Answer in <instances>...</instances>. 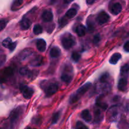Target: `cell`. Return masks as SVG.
I'll return each mask as SVG.
<instances>
[{
    "label": "cell",
    "mask_w": 129,
    "mask_h": 129,
    "mask_svg": "<svg viewBox=\"0 0 129 129\" xmlns=\"http://www.w3.org/2000/svg\"><path fill=\"white\" fill-rule=\"evenodd\" d=\"M68 23V20L65 17H62L59 20V26L60 28L63 27Z\"/></svg>",
    "instance_id": "29"
},
{
    "label": "cell",
    "mask_w": 129,
    "mask_h": 129,
    "mask_svg": "<svg viewBox=\"0 0 129 129\" xmlns=\"http://www.w3.org/2000/svg\"><path fill=\"white\" fill-rule=\"evenodd\" d=\"M76 129H88V127L84 125L82 122H78L76 124Z\"/></svg>",
    "instance_id": "31"
},
{
    "label": "cell",
    "mask_w": 129,
    "mask_h": 129,
    "mask_svg": "<svg viewBox=\"0 0 129 129\" xmlns=\"http://www.w3.org/2000/svg\"><path fill=\"white\" fill-rule=\"evenodd\" d=\"M61 43L65 49H69L76 44V39L73 35L70 34H66L62 37Z\"/></svg>",
    "instance_id": "2"
},
{
    "label": "cell",
    "mask_w": 129,
    "mask_h": 129,
    "mask_svg": "<svg viewBox=\"0 0 129 129\" xmlns=\"http://www.w3.org/2000/svg\"><path fill=\"white\" fill-rule=\"evenodd\" d=\"M129 72V65L128 64H125L124 66L121 68L120 69V73L121 75L122 76H127Z\"/></svg>",
    "instance_id": "24"
},
{
    "label": "cell",
    "mask_w": 129,
    "mask_h": 129,
    "mask_svg": "<svg viewBox=\"0 0 129 129\" xmlns=\"http://www.w3.org/2000/svg\"><path fill=\"white\" fill-rule=\"evenodd\" d=\"M26 129H35V128H31V127H27Z\"/></svg>",
    "instance_id": "39"
},
{
    "label": "cell",
    "mask_w": 129,
    "mask_h": 129,
    "mask_svg": "<svg viewBox=\"0 0 129 129\" xmlns=\"http://www.w3.org/2000/svg\"><path fill=\"white\" fill-rule=\"evenodd\" d=\"M0 129H4V128H0Z\"/></svg>",
    "instance_id": "40"
},
{
    "label": "cell",
    "mask_w": 129,
    "mask_h": 129,
    "mask_svg": "<svg viewBox=\"0 0 129 129\" xmlns=\"http://www.w3.org/2000/svg\"><path fill=\"white\" fill-rule=\"evenodd\" d=\"M71 72H73V68L69 71L68 73H67L66 71L64 70V73L62 74L61 76V79L64 82L66 83L67 84H69L71 81L72 79H73V74L71 73Z\"/></svg>",
    "instance_id": "9"
},
{
    "label": "cell",
    "mask_w": 129,
    "mask_h": 129,
    "mask_svg": "<svg viewBox=\"0 0 129 129\" xmlns=\"http://www.w3.org/2000/svg\"><path fill=\"white\" fill-rule=\"evenodd\" d=\"M122 5L119 3H116L112 6L110 8V11L113 15H117L122 11Z\"/></svg>",
    "instance_id": "13"
},
{
    "label": "cell",
    "mask_w": 129,
    "mask_h": 129,
    "mask_svg": "<svg viewBox=\"0 0 129 129\" xmlns=\"http://www.w3.org/2000/svg\"><path fill=\"white\" fill-rule=\"evenodd\" d=\"M81 58V55L79 53L76 52H74L72 54V59L74 60V62H78V60L80 59Z\"/></svg>",
    "instance_id": "28"
},
{
    "label": "cell",
    "mask_w": 129,
    "mask_h": 129,
    "mask_svg": "<svg viewBox=\"0 0 129 129\" xmlns=\"http://www.w3.org/2000/svg\"><path fill=\"white\" fill-rule=\"evenodd\" d=\"M98 106H99L101 108H102L103 110H106L107 108V107H108V105H107L106 103H98Z\"/></svg>",
    "instance_id": "35"
},
{
    "label": "cell",
    "mask_w": 129,
    "mask_h": 129,
    "mask_svg": "<svg viewBox=\"0 0 129 129\" xmlns=\"http://www.w3.org/2000/svg\"><path fill=\"white\" fill-rule=\"evenodd\" d=\"M7 23L8 21L5 20H0V31H2L6 27V25H7Z\"/></svg>",
    "instance_id": "30"
},
{
    "label": "cell",
    "mask_w": 129,
    "mask_h": 129,
    "mask_svg": "<svg viewBox=\"0 0 129 129\" xmlns=\"http://www.w3.org/2000/svg\"><path fill=\"white\" fill-rule=\"evenodd\" d=\"M110 19V16L108 13L105 11H102L98 14L96 17V21L100 25H103L108 22Z\"/></svg>",
    "instance_id": "6"
},
{
    "label": "cell",
    "mask_w": 129,
    "mask_h": 129,
    "mask_svg": "<svg viewBox=\"0 0 129 129\" xmlns=\"http://www.w3.org/2000/svg\"><path fill=\"white\" fill-rule=\"evenodd\" d=\"M81 116L82 118H83L84 120H85L86 122H89L91 120V115L90 112H89V110H84L81 112Z\"/></svg>",
    "instance_id": "17"
},
{
    "label": "cell",
    "mask_w": 129,
    "mask_h": 129,
    "mask_svg": "<svg viewBox=\"0 0 129 129\" xmlns=\"http://www.w3.org/2000/svg\"><path fill=\"white\" fill-rule=\"evenodd\" d=\"M23 3V0H14L12 5H11V10H16L18 8L20 7Z\"/></svg>",
    "instance_id": "22"
},
{
    "label": "cell",
    "mask_w": 129,
    "mask_h": 129,
    "mask_svg": "<svg viewBox=\"0 0 129 129\" xmlns=\"http://www.w3.org/2000/svg\"><path fill=\"white\" fill-rule=\"evenodd\" d=\"M64 2L68 4V3H69L71 2V1H73V0H64Z\"/></svg>",
    "instance_id": "38"
},
{
    "label": "cell",
    "mask_w": 129,
    "mask_h": 129,
    "mask_svg": "<svg viewBox=\"0 0 129 129\" xmlns=\"http://www.w3.org/2000/svg\"><path fill=\"white\" fill-rule=\"evenodd\" d=\"M43 20L45 22H50L53 20V13L50 10H45L42 15Z\"/></svg>",
    "instance_id": "12"
},
{
    "label": "cell",
    "mask_w": 129,
    "mask_h": 129,
    "mask_svg": "<svg viewBox=\"0 0 129 129\" xmlns=\"http://www.w3.org/2000/svg\"><path fill=\"white\" fill-rule=\"evenodd\" d=\"M108 77H109V74H103V76H102V77H101L100 78V82L101 83H106L107 81V79H108Z\"/></svg>",
    "instance_id": "32"
},
{
    "label": "cell",
    "mask_w": 129,
    "mask_h": 129,
    "mask_svg": "<svg viewBox=\"0 0 129 129\" xmlns=\"http://www.w3.org/2000/svg\"><path fill=\"white\" fill-rule=\"evenodd\" d=\"M5 60H6V56L5 55H1L0 57V67L5 62Z\"/></svg>",
    "instance_id": "34"
},
{
    "label": "cell",
    "mask_w": 129,
    "mask_h": 129,
    "mask_svg": "<svg viewBox=\"0 0 129 129\" xmlns=\"http://www.w3.org/2000/svg\"><path fill=\"white\" fill-rule=\"evenodd\" d=\"M86 31V30L85 26L83 25H78L76 28V32L79 37H83L85 35Z\"/></svg>",
    "instance_id": "19"
},
{
    "label": "cell",
    "mask_w": 129,
    "mask_h": 129,
    "mask_svg": "<svg viewBox=\"0 0 129 129\" xmlns=\"http://www.w3.org/2000/svg\"><path fill=\"white\" fill-rule=\"evenodd\" d=\"M20 74L22 76H28L29 78L31 76V72L26 67H23L20 69Z\"/></svg>",
    "instance_id": "23"
},
{
    "label": "cell",
    "mask_w": 129,
    "mask_h": 129,
    "mask_svg": "<svg viewBox=\"0 0 129 129\" xmlns=\"http://www.w3.org/2000/svg\"><path fill=\"white\" fill-rule=\"evenodd\" d=\"M123 48H124V50L126 52H129V41H127V42H125V44H124V46H123Z\"/></svg>",
    "instance_id": "36"
},
{
    "label": "cell",
    "mask_w": 129,
    "mask_h": 129,
    "mask_svg": "<svg viewBox=\"0 0 129 129\" xmlns=\"http://www.w3.org/2000/svg\"><path fill=\"white\" fill-rule=\"evenodd\" d=\"M20 89L23 97L26 99H30L34 93V89L27 86L26 85H24V84H21L20 86Z\"/></svg>",
    "instance_id": "4"
},
{
    "label": "cell",
    "mask_w": 129,
    "mask_h": 129,
    "mask_svg": "<svg viewBox=\"0 0 129 129\" xmlns=\"http://www.w3.org/2000/svg\"><path fill=\"white\" fill-rule=\"evenodd\" d=\"M37 48L40 52H44L46 49V42L44 39H39L36 43Z\"/></svg>",
    "instance_id": "15"
},
{
    "label": "cell",
    "mask_w": 129,
    "mask_h": 129,
    "mask_svg": "<svg viewBox=\"0 0 129 129\" xmlns=\"http://www.w3.org/2000/svg\"><path fill=\"white\" fill-rule=\"evenodd\" d=\"M43 62V57L41 55H38L30 62V64L32 66H40Z\"/></svg>",
    "instance_id": "16"
},
{
    "label": "cell",
    "mask_w": 129,
    "mask_h": 129,
    "mask_svg": "<svg viewBox=\"0 0 129 129\" xmlns=\"http://www.w3.org/2000/svg\"><path fill=\"white\" fill-rule=\"evenodd\" d=\"M59 86L56 84H50L48 86L46 90V95L47 96H51L52 95L54 94L57 92Z\"/></svg>",
    "instance_id": "10"
},
{
    "label": "cell",
    "mask_w": 129,
    "mask_h": 129,
    "mask_svg": "<svg viewBox=\"0 0 129 129\" xmlns=\"http://www.w3.org/2000/svg\"><path fill=\"white\" fill-rule=\"evenodd\" d=\"M60 50L59 47H54L52 48L50 51V55L52 58H56L60 55Z\"/></svg>",
    "instance_id": "20"
},
{
    "label": "cell",
    "mask_w": 129,
    "mask_h": 129,
    "mask_svg": "<svg viewBox=\"0 0 129 129\" xmlns=\"http://www.w3.org/2000/svg\"><path fill=\"white\" fill-rule=\"evenodd\" d=\"M42 27L40 25H39V24L35 25V26H34V28H33V31H34V33L35 35H39V34H42Z\"/></svg>",
    "instance_id": "25"
},
{
    "label": "cell",
    "mask_w": 129,
    "mask_h": 129,
    "mask_svg": "<svg viewBox=\"0 0 129 129\" xmlns=\"http://www.w3.org/2000/svg\"><path fill=\"white\" fill-rule=\"evenodd\" d=\"M100 41V37L99 34H98V35H96V36L94 37L93 42H94V44H98V43H99Z\"/></svg>",
    "instance_id": "33"
},
{
    "label": "cell",
    "mask_w": 129,
    "mask_h": 129,
    "mask_svg": "<svg viewBox=\"0 0 129 129\" xmlns=\"http://www.w3.org/2000/svg\"><path fill=\"white\" fill-rule=\"evenodd\" d=\"M31 25V21L30 20L26 17H23L20 22V28L22 30H28Z\"/></svg>",
    "instance_id": "11"
},
{
    "label": "cell",
    "mask_w": 129,
    "mask_h": 129,
    "mask_svg": "<svg viewBox=\"0 0 129 129\" xmlns=\"http://www.w3.org/2000/svg\"><path fill=\"white\" fill-rule=\"evenodd\" d=\"M23 112V109L22 107H18L14 109L12 112H11L10 115V122H11V124H13L16 121V120L19 118V117L20 116V115Z\"/></svg>",
    "instance_id": "5"
},
{
    "label": "cell",
    "mask_w": 129,
    "mask_h": 129,
    "mask_svg": "<svg viewBox=\"0 0 129 129\" xmlns=\"http://www.w3.org/2000/svg\"><path fill=\"white\" fill-rule=\"evenodd\" d=\"M91 86V83H86V84H84V85L82 86L81 88H79V89H78L76 93L74 94H73V95L71 97L70 103H75L77 101L79 100V98H80L82 96L84 95V94L89 90V89L90 88Z\"/></svg>",
    "instance_id": "1"
},
{
    "label": "cell",
    "mask_w": 129,
    "mask_h": 129,
    "mask_svg": "<svg viewBox=\"0 0 129 129\" xmlns=\"http://www.w3.org/2000/svg\"><path fill=\"white\" fill-rule=\"evenodd\" d=\"M97 1H98V0H86V3L88 5H93Z\"/></svg>",
    "instance_id": "37"
},
{
    "label": "cell",
    "mask_w": 129,
    "mask_h": 129,
    "mask_svg": "<svg viewBox=\"0 0 129 129\" xmlns=\"http://www.w3.org/2000/svg\"><path fill=\"white\" fill-rule=\"evenodd\" d=\"M59 117H60V112H58L54 113V114L53 115L52 123V124H55V123H56L57 122V121L59 120Z\"/></svg>",
    "instance_id": "27"
},
{
    "label": "cell",
    "mask_w": 129,
    "mask_h": 129,
    "mask_svg": "<svg viewBox=\"0 0 129 129\" xmlns=\"http://www.w3.org/2000/svg\"><path fill=\"white\" fill-rule=\"evenodd\" d=\"M2 45L6 49H8L11 52H13L16 47V42H12L10 38H6L2 42Z\"/></svg>",
    "instance_id": "7"
},
{
    "label": "cell",
    "mask_w": 129,
    "mask_h": 129,
    "mask_svg": "<svg viewBox=\"0 0 129 129\" xmlns=\"http://www.w3.org/2000/svg\"><path fill=\"white\" fill-rule=\"evenodd\" d=\"M127 79L125 77H122V78H120L118 81V88L119 90L125 91L127 88Z\"/></svg>",
    "instance_id": "14"
},
{
    "label": "cell",
    "mask_w": 129,
    "mask_h": 129,
    "mask_svg": "<svg viewBox=\"0 0 129 129\" xmlns=\"http://www.w3.org/2000/svg\"><path fill=\"white\" fill-rule=\"evenodd\" d=\"M77 15V10L75 8H71L66 13V16L68 18H73Z\"/></svg>",
    "instance_id": "21"
},
{
    "label": "cell",
    "mask_w": 129,
    "mask_h": 129,
    "mask_svg": "<svg viewBox=\"0 0 129 129\" xmlns=\"http://www.w3.org/2000/svg\"><path fill=\"white\" fill-rule=\"evenodd\" d=\"M14 74V70L11 67H8L0 71V83H6Z\"/></svg>",
    "instance_id": "3"
},
{
    "label": "cell",
    "mask_w": 129,
    "mask_h": 129,
    "mask_svg": "<svg viewBox=\"0 0 129 129\" xmlns=\"http://www.w3.org/2000/svg\"><path fill=\"white\" fill-rule=\"evenodd\" d=\"M122 57V55L120 53H115L110 59V63L111 64H116L120 60V59Z\"/></svg>",
    "instance_id": "18"
},
{
    "label": "cell",
    "mask_w": 129,
    "mask_h": 129,
    "mask_svg": "<svg viewBox=\"0 0 129 129\" xmlns=\"http://www.w3.org/2000/svg\"><path fill=\"white\" fill-rule=\"evenodd\" d=\"M33 53H34V50L31 49H25L18 54V58L21 60H24L26 58L30 57Z\"/></svg>",
    "instance_id": "8"
},
{
    "label": "cell",
    "mask_w": 129,
    "mask_h": 129,
    "mask_svg": "<svg viewBox=\"0 0 129 129\" xmlns=\"http://www.w3.org/2000/svg\"><path fill=\"white\" fill-rule=\"evenodd\" d=\"M94 25H95V23L91 19H90V20H89V18L88 19V20H87V25H88V30L89 31H91V32L93 31L94 29Z\"/></svg>",
    "instance_id": "26"
}]
</instances>
